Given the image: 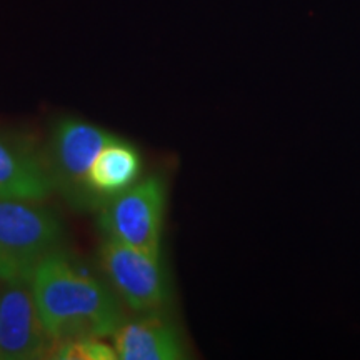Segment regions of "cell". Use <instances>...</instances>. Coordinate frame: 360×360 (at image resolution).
Segmentation results:
<instances>
[{
    "label": "cell",
    "mask_w": 360,
    "mask_h": 360,
    "mask_svg": "<svg viewBox=\"0 0 360 360\" xmlns=\"http://www.w3.org/2000/svg\"><path fill=\"white\" fill-rule=\"evenodd\" d=\"M101 264L112 287L134 312H160L169 304V281L160 254H148L105 238L101 247Z\"/></svg>",
    "instance_id": "5"
},
{
    "label": "cell",
    "mask_w": 360,
    "mask_h": 360,
    "mask_svg": "<svg viewBox=\"0 0 360 360\" xmlns=\"http://www.w3.org/2000/svg\"><path fill=\"white\" fill-rule=\"evenodd\" d=\"M32 290L44 326L56 344L105 339L124 322L115 295L97 278L75 269L62 250L39 265Z\"/></svg>",
    "instance_id": "1"
},
{
    "label": "cell",
    "mask_w": 360,
    "mask_h": 360,
    "mask_svg": "<svg viewBox=\"0 0 360 360\" xmlns=\"http://www.w3.org/2000/svg\"><path fill=\"white\" fill-rule=\"evenodd\" d=\"M52 191L45 157L25 139L0 130V199L42 202Z\"/></svg>",
    "instance_id": "7"
},
{
    "label": "cell",
    "mask_w": 360,
    "mask_h": 360,
    "mask_svg": "<svg viewBox=\"0 0 360 360\" xmlns=\"http://www.w3.org/2000/svg\"><path fill=\"white\" fill-rule=\"evenodd\" d=\"M165 188L159 177L135 182L102 207L101 227L105 238L160 254Z\"/></svg>",
    "instance_id": "4"
},
{
    "label": "cell",
    "mask_w": 360,
    "mask_h": 360,
    "mask_svg": "<svg viewBox=\"0 0 360 360\" xmlns=\"http://www.w3.org/2000/svg\"><path fill=\"white\" fill-rule=\"evenodd\" d=\"M62 237L60 220L40 202L0 199V281H30Z\"/></svg>",
    "instance_id": "2"
},
{
    "label": "cell",
    "mask_w": 360,
    "mask_h": 360,
    "mask_svg": "<svg viewBox=\"0 0 360 360\" xmlns=\"http://www.w3.org/2000/svg\"><path fill=\"white\" fill-rule=\"evenodd\" d=\"M110 339L117 359L120 360H180L187 357L179 330L159 312H148L130 322L124 321Z\"/></svg>",
    "instance_id": "8"
},
{
    "label": "cell",
    "mask_w": 360,
    "mask_h": 360,
    "mask_svg": "<svg viewBox=\"0 0 360 360\" xmlns=\"http://www.w3.org/2000/svg\"><path fill=\"white\" fill-rule=\"evenodd\" d=\"M56 340L45 328L30 281H0V359H51Z\"/></svg>",
    "instance_id": "6"
},
{
    "label": "cell",
    "mask_w": 360,
    "mask_h": 360,
    "mask_svg": "<svg viewBox=\"0 0 360 360\" xmlns=\"http://www.w3.org/2000/svg\"><path fill=\"white\" fill-rule=\"evenodd\" d=\"M51 359L58 360H115L117 354L105 339H77L57 342Z\"/></svg>",
    "instance_id": "10"
},
{
    "label": "cell",
    "mask_w": 360,
    "mask_h": 360,
    "mask_svg": "<svg viewBox=\"0 0 360 360\" xmlns=\"http://www.w3.org/2000/svg\"><path fill=\"white\" fill-rule=\"evenodd\" d=\"M141 174V155L129 142L114 137L97 155L89 174V182L102 207L112 197L127 191Z\"/></svg>",
    "instance_id": "9"
},
{
    "label": "cell",
    "mask_w": 360,
    "mask_h": 360,
    "mask_svg": "<svg viewBox=\"0 0 360 360\" xmlns=\"http://www.w3.org/2000/svg\"><path fill=\"white\" fill-rule=\"evenodd\" d=\"M115 135L80 119L58 120L49 141L45 155L53 191L77 210L102 209L89 182V174L97 155Z\"/></svg>",
    "instance_id": "3"
}]
</instances>
